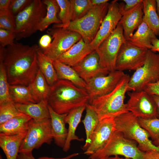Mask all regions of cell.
Wrapping results in <instances>:
<instances>
[{
	"instance_id": "obj_41",
	"label": "cell",
	"mask_w": 159,
	"mask_h": 159,
	"mask_svg": "<svg viewBox=\"0 0 159 159\" xmlns=\"http://www.w3.org/2000/svg\"><path fill=\"white\" fill-rule=\"evenodd\" d=\"M143 0H123L124 3H119L120 11L122 16L135 6Z\"/></svg>"
},
{
	"instance_id": "obj_6",
	"label": "cell",
	"mask_w": 159,
	"mask_h": 159,
	"mask_svg": "<svg viewBox=\"0 0 159 159\" xmlns=\"http://www.w3.org/2000/svg\"><path fill=\"white\" fill-rule=\"evenodd\" d=\"M109 3L93 6L81 19L72 21L67 29L79 34L87 43L95 38L108 11Z\"/></svg>"
},
{
	"instance_id": "obj_46",
	"label": "cell",
	"mask_w": 159,
	"mask_h": 159,
	"mask_svg": "<svg viewBox=\"0 0 159 159\" xmlns=\"http://www.w3.org/2000/svg\"><path fill=\"white\" fill-rule=\"evenodd\" d=\"M11 0H0V10L9 9Z\"/></svg>"
},
{
	"instance_id": "obj_12",
	"label": "cell",
	"mask_w": 159,
	"mask_h": 159,
	"mask_svg": "<svg viewBox=\"0 0 159 159\" xmlns=\"http://www.w3.org/2000/svg\"><path fill=\"white\" fill-rule=\"evenodd\" d=\"M149 49L138 47L126 40L121 46L116 62V70L136 71L144 64Z\"/></svg>"
},
{
	"instance_id": "obj_16",
	"label": "cell",
	"mask_w": 159,
	"mask_h": 159,
	"mask_svg": "<svg viewBox=\"0 0 159 159\" xmlns=\"http://www.w3.org/2000/svg\"><path fill=\"white\" fill-rule=\"evenodd\" d=\"M122 16L117 0H113L109 3L107 13L95 38L90 44L94 50L115 29Z\"/></svg>"
},
{
	"instance_id": "obj_10",
	"label": "cell",
	"mask_w": 159,
	"mask_h": 159,
	"mask_svg": "<svg viewBox=\"0 0 159 159\" xmlns=\"http://www.w3.org/2000/svg\"><path fill=\"white\" fill-rule=\"evenodd\" d=\"M53 139L50 119L40 122L32 119L19 153L32 152L34 149L39 148L44 143L51 144Z\"/></svg>"
},
{
	"instance_id": "obj_44",
	"label": "cell",
	"mask_w": 159,
	"mask_h": 159,
	"mask_svg": "<svg viewBox=\"0 0 159 159\" xmlns=\"http://www.w3.org/2000/svg\"><path fill=\"white\" fill-rule=\"evenodd\" d=\"M143 159H159V151L150 150L145 152Z\"/></svg>"
},
{
	"instance_id": "obj_43",
	"label": "cell",
	"mask_w": 159,
	"mask_h": 159,
	"mask_svg": "<svg viewBox=\"0 0 159 159\" xmlns=\"http://www.w3.org/2000/svg\"><path fill=\"white\" fill-rule=\"evenodd\" d=\"M144 90L150 95L159 96V80L155 82L148 85Z\"/></svg>"
},
{
	"instance_id": "obj_49",
	"label": "cell",
	"mask_w": 159,
	"mask_h": 159,
	"mask_svg": "<svg viewBox=\"0 0 159 159\" xmlns=\"http://www.w3.org/2000/svg\"><path fill=\"white\" fill-rule=\"evenodd\" d=\"M156 105L157 118L159 119V96L156 95H152Z\"/></svg>"
},
{
	"instance_id": "obj_42",
	"label": "cell",
	"mask_w": 159,
	"mask_h": 159,
	"mask_svg": "<svg viewBox=\"0 0 159 159\" xmlns=\"http://www.w3.org/2000/svg\"><path fill=\"white\" fill-rule=\"evenodd\" d=\"M52 38L48 34H45L42 36L39 41V47L44 51L47 49L52 42Z\"/></svg>"
},
{
	"instance_id": "obj_52",
	"label": "cell",
	"mask_w": 159,
	"mask_h": 159,
	"mask_svg": "<svg viewBox=\"0 0 159 159\" xmlns=\"http://www.w3.org/2000/svg\"><path fill=\"white\" fill-rule=\"evenodd\" d=\"M156 8L157 13L159 16V0H156Z\"/></svg>"
},
{
	"instance_id": "obj_50",
	"label": "cell",
	"mask_w": 159,
	"mask_h": 159,
	"mask_svg": "<svg viewBox=\"0 0 159 159\" xmlns=\"http://www.w3.org/2000/svg\"><path fill=\"white\" fill-rule=\"evenodd\" d=\"M109 1L108 0H90L93 6L99 5L108 2Z\"/></svg>"
},
{
	"instance_id": "obj_20",
	"label": "cell",
	"mask_w": 159,
	"mask_h": 159,
	"mask_svg": "<svg viewBox=\"0 0 159 159\" xmlns=\"http://www.w3.org/2000/svg\"><path fill=\"white\" fill-rule=\"evenodd\" d=\"M53 139L58 146L64 147L67 138L68 129L66 127L65 119L67 114H60L55 112L48 105Z\"/></svg>"
},
{
	"instance_id": "obj_55",
	"label": "cell",
	"mask_w": 159,
	"mask_h": 159,
	"mask_svg": "<svg viewBox=\"0 0 159 159\" xmlns=\"http://www.w3.org/2000/svg\"><path fill=\"white\" fill-rule=\"evenodd\" d=\"M158 35L159 36V31H158Z\"/></svg>"
},
{
	"instance_id": "obj_26",
	"label": "cell",
	"mask_w": 159,
	"mask_h": 159,
	"mask_svg": "<svg viewBox=\"0 0 159 159\" xmlns=\"http://www.w3.org/2000/svg\"><path fill=\"white\" fill-rule=\"evenodd\" d=\"M28 87L36 103L47 100L51 87L39 69Z\"/></svg>"
},
{
	"instance_id": "obj_19",
	"label": "cell",
	"mask_w": 159,
	"mask_h": 159,
	"mask_svg": "<svg viewBox=\"0 0 159 159\" xmlns=\"http://www.w3.org/2000/svg\"><path fill=\"white\" fill-rule=\"evenodd\" d=\"M94 50L90 44L86 43L82 38L57 60L73 67L79 64Z\"/></svg>"
},
{
	"instance_id": "obj_23",
	"label": "cell",
	"mask_w": 159,
	"mask_h": 159,
	"mask_svg": "<svg viewBox=\"0 0 159 159\" xmlns=\"http://www.w3.org/2000/svg\"><path fill=\"white\" fill-rule=\"evenodd\" d=\"M32 119L24 114L14 117L0 125V133L7 135L26 133Z\"/></svg>"
},
{
	"instance_id": "obj_9",
	"label": "cell",
	"mask_w": 159,
	"mask_h": 159,
	"mask_svg": "<svg viewBox=\"0 0 159 159\" xmlns=\"http://www.w3.org/2000/svg\"><path fill=\"white\" fill-rule=\"evenodd\" d=\"M159 80V54L149 50L143 65L130 77L127 92L144 90L148 84Z\"/></svg>"
},
{
	"instance_id": "obj_53",
	"label": "cell",
	"mask_w": 159,
	"mask_h": 159,
	"mask_svg": "<svg viewBox=\"0 0 159 159\" xmlns=\"http://www.w3.org/2000/svg\"><path fill=\"white\" fill-rule=\"evenodd\" d=\"M152 143L155 145L159 148V138L155 140H153Z\"/></svg>"
},
{
	"instance_id": "obj_18",
	"label": "cell",
	"mask_w": 159,
	"mask_h": 159,
	"mask_svg": "<svg viewBox=\"0 0 159 159\" xmlns=\"http://www.w3.org/2000/svg\"><path fill=\"white\" fill-rule=\"evenodd\" d=\"M144 15L142 1L130 10L124 13L119 23L122 26L126 40H129L143 21Z\"/></svg>"
},
{
	"instance_id": "obj_21",
	"label": "cell",
	"mask_w": 159,
	"mask_h": 159,
	"mask_svg": "<svg viewBox=\"0 0 159 159\" xmlns=\"http://www.w3.org/2000/svg\"><path fill=\"white\" fill-rule=\"evenodd\" d=\"M15 104L19 112L29 116L36 122H42L50 119L47 100L38 103Z\"/></svg>"
},
{
	"instance_id": "obj_15",
	"label": "cell",
	"mask_w": 159,
	"mask_h": 159,
	"mask_svg": "<svg viewBox=\"0 0 159 159\" xmlns=\"http://www.w3.org/2000/svg\"><path fill=\"white\" fill-rule=\"evenodd\" d=\"M114 119L107 118L100 121L94 132L91 143L84 153L90 156L102 149L116 131Z\"/></svg>"
},
{
	"instance_id": "obj_4",
	"label": "cell",
	"mask_w": 159,
	"mask_h": 159,
	"mask_svg": "<svg viewBox=\"0 0 159 159\" xmlns=\"http://www.w3.org/2000/svg\"><path fill=\"white\" fill-rule=\"evenodd\" d=\"M116 131L121 132L126 138L137 142L139 149L143 153L150 150L159 151L150 140L147 131L140 125L138 117L128 112L114 119Z\"/></svg>"
},
{
	"instance_id": "obj_47",
	"label": "cell",
	"mask_w": 159,
	"mask_h": 159,
	"mask_svg": "<svg viewBox=\"0 0 159 159\" xmlns=\"http://www.w3.org/2000/svg\"><path fill=\"white\" fill-rule=\"evenodd\" d=\"M79 155V153H74L70 154L65 157L62 158H55L45 156L41 157L38 158L37 159H71L72 158L78 155Z\"/></svg>"
},
{
	"instance_id": "obj_29",
	"label": "cell",
	"mask_w": 159,
	"mask_h": 159,
	"mask_svg": "<svg viewBox=\"0 0 159 159\" xmlns=\"http://www.w3.org/2000/svg\"><path fill=\"white\" fill-rule=\"evenodd\" d=\"M39 69L51 87L58 80L52 61L46 55L39 47L37 50Z\"/></svg>"
},
{
	"instance_id": "obj_48",
	"label": "cell",
	"mask_w": 159,
	"mask_h": 159,
	"mask_svg": "<svg viewBox=\"0 0 159 159\" xmlns=\"http://www.w3.org/2000/svg\"><path fill=\"white\" fill-rule=\"evenodd\" d=\"M152 44L153 47L150 50L155 52H159V39L157 38L154 39L153 41Z\"/></svg>"
},
{
	"instance_id": "obj_27",
	"label": "cell",
	"mask_w": 159,
	"mask_h": 159,
	"mask_svg": "<svg viewBox=\"0 0 159 159\" xmlns=\"http://www.w3.org/2000/svg\"><path fill=\"white\" fill-rule=\"evenodd\" d=\"M52 62L59 80H68L79 87L85 88L86 82L79 76L72 67L57 60L52 61Z\"/></svg>"
},
{
	"instance_id": "obj_54",
	"label": "cell",
	"mask_w": 159,
	"mask_h": 159,
	"mask_svg": "<svg viewBox=\"0 0 159 159\" xmlns=\"http://www.w3.org/2000/svg\"><path fill=\"white\" fill-rule=\"evenodd\" d=\"M107 158H102L98 159H107Z\"/></svg>"
},
{
	"instance_id": "obj_30",
	"label": "cell",
	"mask_w": 159,
	"mask_h": 159,
	"mask_svg": "<svg viewBox=\"0 0 159 159\" xmlns=\"http://www.w3.org/2000/svg\"><path fill=\"white\" fill-rule=\"evenodd\" d=\"M42 1L46 6L47 13L37 26V31L41 32L44 31L52 24L61 23V21L57 17L60 9L56 0H42Z\"/></svg>"
},
{
	"instance_id": "obj_34",
	"label": "cell",
	"mask_w": 159,
	"mask_h": 159,
	"mask_svg": "<svg viewBox=\"0 0 159 159\" xmlns=\"http://www.w3.org/2000/svg\"><path fill=\"white\" fill-rule=\"evenodd\" d=\"M56 1L60 9L58 16L61 23L54 24L52 27L67 28L71 21L70 17V0H56Z\"/></svg>"
},
{
	"instance_id": "obj_32",
	"label": "cell",
	"mask_w": 159,
	"mask_h": 159,
	"mask_svg": "<svg viewBox=\"0 0 159 159\" xmlns=\"http://www.w3.org/2000/svg\"><path fill=\"white\" fill-rule=\"evenodd\" d=\"M9 92L15 103L25 104L36 103L29 87L21 85H9Z\"/></svg>"
},
{
	"instance_id": "obj_17",
	"label": "cell",
	"mask_w": 159,
	"mask_h": 159,
	"mask_svg": "<svg viewBox=\"0 0 159 159\" xmlns=\"http://www.w3.org/2000/svg\"><path fill=\"white\" fill-rule=\"evenodd\" d=\"M72 67L85 82L97 75H106L109 73L101 66L99 56L95 50Z\"/></svg>"
},
{
	"instance_id": "obj_37",
	"label": "cell",
	"mask_w": 159,
	"mask_h": 159,
	"mask_svg": "<svg viewBox=\"0 0 159 159\" xmlns=\"http://www.w3.org/2000/svg\"><path fill=\"white\" fill-rule=\"evenodd\" d=\"M138 120L140 125L147 131L153 141L159 138V119L138 118Z\"/></svg>"
},
{
	"instance_id": "obj_5",
	"label": "cell",
	"mask_w": 159,
	"mask_h": 159,
	"mask_svg": "<svg viewBox=\"0 0 159 159\" xmlns=\"http://www.w3.org/2000/svg\"><path fill=\"white\" fill-rule=\"evenodd\" d=\"M46 13V6L41 0H32L15 17L16 39L27 38L37 31V26Z\"/></svg>"
},
{
	"instance_id": "obj_1",
	"label": "cell",
	"mask_w": 159,
	"mask_h": 159,
	"mask_svg": "<svg viewBox=\"0 0 159 159\" xmlns=\"http://www.w3.org/2000/svg\"><path fill=\"white\" fill-rule=\"evenodd\" d=\"M39 47L17 42L5 47L0 46V61L9 85L28 86L32 82L39 69L37 54Z\"/></svg>"
},
{
	"instance_id": "obj_24",
	"label": "cell",
	"mask_w": 159,
	"mask_h": 159,
	"mask_svg": "<svg viewBox=\"0 0 159 159\" xmlns=\"http://www.w3.org/2000/svg\"><path fill=\"white\" fill-rule=\"evenodd\" d=\"M26 133L7 135L0 133V147L7 159H17L20 146Z\"/></svg>"
},
{
	"instance_id": "obj_40",
	"label": "cell",
	"mask_w": 159,
	"mask_h": 159,
	"mask_svg": "<svg viewBox=\"0 0 159 159\" xmlns=\"http://www.w3.org/2000/svg\"><path fill=\"white\" fill-rule=\"evenodd\" d=\"M32 1V0H11L9 10L15 16L27 7Z\"/></svg>"
},
{
	"instance_id": "obj_13",
	"label": "cell",
	"mask_w": 159,
	"mask_h": 159,
	"mask_svg": "<svg viewBox=\"0 0 159 159\" xmlns=\"http://www.w3.org/2000/svg\"><path fill=\"white\" fill-rule=\"evenodd\" d=\"M127 109L138 118H157L156 105L152 97L144 90L129 92Z\"/></svg>"
},
{
	"instance_id": "obj_7",
	"label": "cell",
	"mask_w": 159,
	"mask_h": 159,
	"mask_svg": "<svg viewBox=\"0 0 159 159\" xmlns=\"http://www.w3.org/2000/svg\"><path fill=\"white\" fill-rule=\"evenodd\" d=\"M135 141L125 138L121 132L116 131L102 149L90 156L89 159L122 155L131 159H143L144 153L138 148Z\"/></svg>"
},
{
	"instance_id": "obj_38",
	"label": "cell",
	"mask_w": 159,
	"mask_h": 159,
	"mask_svg": "<svg viewBox=\"0 0 159 159\" xmlns=\"http://www.w3.org/2000/svg\"><path fill=\"white\" fill-rule=\"evenodd\" d=\"M15 17L9 9L0 10V29L15 33L16 30Z\"/></svg>"
},
{
	"instance_id": "obj_14",
	"label": "cell",
	"mask_w": 159,
	"mask_h": 159,
	"mask_svg": "<svg viewBox=\"0 0 159 159\" xmlns=\"http://www.w3.org/2000/svg\"><path fill=\"white\" fill-rule=\"evenodd\" d=\"M125 74L123 71L115 70L106 75H97L86 81L85 89L89 95V100L112 91Z\"/></svg>"
},
{
	"instance_id": "obj_2",
	"label": "cell",
	"mask_w": 159,
	"mask_h": 159,
	"mask_svg": "<svg viewBox=\"0 0 159 159\" xmlns=\"http://www.w3.org/2000/svg\"><path fill=\"white\" fill-rule=\"evenodd\" d=\"M89 100L85 88L68 80H59L51 87L48 104L57 113L67 114L78 107L86 106Z\"/></svg>"
},
{
	"instance_id": "obj_31",
	"label": "cell",
	"mask_w": 159,
	"mask_h": 159,
	"mask_svg": "<svg viewBox=\"0 0 159 159\" xmlns=\"http://www.w3.org/2000/svg\"><path fill=\"white\" fill-rule=\"evenodd\" d=\"M143 20L149 27L158 35L159 30V16L157 12L155 0H143Z\"/></svg>"
},
{
	"instance_id": "obj_45",
	"label": "cell",
	"mask_w": 159,
	"mask_h": 159,
	"mask_svg": "<svg viewBox=\"0 0 159 159\" xmlns=\"http://www.w3.org/2000/svg\"><path fill=\"white\" fill-rule=\"evenodd\" d=\"M17 159H36L32 152L19 153Z\"/></svg>"
},
{
	"instance_id": "obj_39",
	"label": "cell",
	"mask_w": 159,
	"mask_h": 159,
	"mask_svg": "<svg viewBox=\"0 0 159 159\" xmlns=\"http://www.w3.org/2000/svg\"><path fill=\"white\" fill-rule=\"evenodd\" d=\"M16 39L15 33L10 31L0 29V46L5 47L13 45Z\"/></svg>"
},
{
	"instance_id": "obj_36",
	"label": "cell",
	"mask_w": 159,
	"mask_h": 159,
	"mask_svg": "<svg viewBox=\"0 0 159 159\" xmlns=\"http://www.w3.org/2000/svg\"><path fill=\"white\" fill-rule=\"evenodd\" d=\"M9 85L5 67L0 61V104L12 101L9 94Z\"/></svg>"
},
{
	"instance_id": "obj_51",
	"label": "cell",
	"mask_w": 159,
	"mask_h": 159,
	"mask_svg": "<svg viewBox=\"0 0 159 159\" xmlns=\"http://www.w3.org/2000/svg\"><path fill=\"white\" fill-rule=\"evenodd\" d=\"M107 159H131L130 158H121L119 156L116 155L112 157H110L107 158Z\"/></svg>"
},
{
	"instance_id": "obj_22",
	"label": "cell",
	"mask_w": 159,
	"mask_h": 159,
	"mask_svg": "<svg viewBox=\"0 0 159 159\" xmlns=\"http://www.w3.org/2000/svg\"><path fill=\"white\" fill-rule=\"evenodd\" d=\"M86 106H83L74 109L68 113L65 119V123L68 124V134L63 151H68L70 148L71 143L72 140L79 141L84 140L83 138H80L75 133L76 130L81 122L82 114L86 109Z\"/></svg>"
},
{
	"instance_id": "obj_33",
	"label": "cell",
	"mask_w": 159,
	"mask_h": 159,
	"mask_svg": "<svg viewBox=\"0 0 159 159\" xmlns=\"http://www.w3.org/2000/svg\"><path fill=\"white\" fill-rule=\"evenodd\" d=\"M70 1L71 21L83 17L93 6L90 0H70Z\"/></svg>"
},
{
	"instance_id": "obj_11",
	"label": "cell",
	"mask_w": 159,
	"mask_h": 159,
	"mask_svg": "<svg viewBox=\"0 0 159 159\" xmlns=\"http://www.w3.org/2000/svg\"><path fill=\"white\" fill-rule=\"evenodd\" d=\"M47 33L53 39L49 47L42 51L52 61L57 60L82 38L79 34L67 28L52 27Z\"/></svg>"
},
{
	"instance_id": "obj_35",
	"label": "cell",
	"mask_w": 159,
	"mask_h": 159,
	"mask_svg": "<svg viewBox=\"0 0 159 159\" xmlns=\"http://www.w3.org/2000/svg\"><path fill=\"white\" fill-rule=\"evenodd\" d=\"M23 114L17 109L12 101L0 104V125Z\"/></svg>"
},
{
	"instance_id": "obj_25",
	"label": "cell",
	"mask_w": 159,
	"mask_h": 159,
	"mask_svg": "<svg viewBox=\"0 0 159 159\" xmlns=\"http://www.w3.org/2000/svg\"><path fill=\"white\" fill-rule=\"evenodd\" d=\"M157 38L154 32L143 20L129 41L138 47L151 50L153 41Z\"/></svg>"
},
{
	"instance_id": "obj_3",
	"label": "cell",
	"mask_w": 159,
	"mask_h": 159,
	"mask_svg": "<svg viewBox=\"0 0 159 159\" xmlns=\"http://www.w3.org/2000/svg\"><path fill=\"white\" fill-rule=\"evenodd\" d=\"M130 78L125 74L112 91L89 100L88 104L97 112L100 120L107 118H115L129 112L124 101Z\"/></svg>"
},
{
	"instance_id": "obj_28",
	"label": "cell",
	"mask_w": 159,
	"mask_h": 159,
	"mask_svg": "<svg viewBox=\"0 0 159 159\" xmlns=\"http://www.w3.org/2000/svg\"><path fill=\"white\" fill-rule=\"evenodd\" d=\"M86 110L85 115L82 121L86 135L85 143L82 148L84 151L90 146L92 135L100 120L98 114L90 105L88 104L86 105Z\"/></svg>"
},
{
	"instance_id": "obj_8",
	"label": "cell",
	"mask_w": 159,
	"mask_h": 159,
	"mask_svg": "<svg viewBox=\"0 0 159 159\" xmlns=\"http://www.w3.org/2000/svg\"><path fill=\"white\" fill-rule=\"evenodd\" d=\"M126 41L122 25L119 23L111 34L95 50L101 66L110 72L116 70V62L122 45Z\"/></svg>"
}]
</instances>
